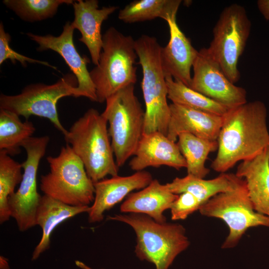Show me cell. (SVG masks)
I'll use <instances>...</instances> for the list:
<instances>
[{
  "label": "cell",
  "mask_w": 269,
  "mask_h": 269,
  "mask_svg": "<svg viewBox=\"0 0 269 269\" xmlns=\"http://www.w3.org/2000/svg\"><path fill=\"white\" fill-rule=\"evenodd\" d=\"M177 139V144L186 162L187 174L204 179L210 172L205 167V161L210 152L218 149L217 140L203 138L187 133L180 134Z\"/></svg>",
  "instance_id": "23"
},
{
  "label": "cell",
  "mask_w": 269,
  "mask_h": 269,
  "mask_svg": "<svg viewBox=\"0 0 269 269\" xmlns=\"http://www.w3.org/2000/svg\"><path fill=\"white\" fill-rule=\"evenodd\" d=\"M199 211L203 216L222 220L228 227L229 232L221 246L223 249L235 247L250 228H269V218L254 209L244 180L234 190L211 197Z\"/></svg>",
  "instance_id": "10"
},
{
  "label": "cell",
  "mask_w": 269,
  "mask_h": 269,
  "mask_svg": "<svg viewBox=\"0 0 269 269\" xmlns=\"http://www.w3.org/2000/svg\"><path fill=\"white\" fill-rule=\"evenodd\" d=\"M251 22L245 8L234 3L225 7L213 29L207 49L233 84L240 78L238 68L250 34Z\"/></svg>",
  "instance_id": "8"
},
{
  "label": "cell",
  "mask_w": 269,
  "mask_h": 269,
  "mask_svg": "<svg viewBox=\"0 0 269 269\" xmlns=\"http://www.w3.org/2000/svg\"><path fill=\"white\" fill-rule=\"evenodd\" d=\"M161 47L155 37L147 35L135 40V49L143 75L141 87L145 108L143 134L155 132L167 134L170 110L161 64Z\"/></svg>",
  "instance_id": "5"
},
{
  "label": "cell",
  "mask_w": 269,
  "mask_h": 269,
  "mask_svg": "<svg viewBox=\"0 0 269 269\" xmlns=\"http://www.w3.org/2000/svg\"><path fill=\"white\" fill-rule=\"evenodd\" d=\"M35 131L31 122H22L16 114L0 109V150L11 156L19 154L20 147Z\"/></svg>",
  "instance_id": "26"
},
{
  "label": "cell",
  "mask_w": 269,
  "mask_h": 269,
  "mask_svg": "<svg viewBox=\"0 0 269 269\" xmlns=\"http://www.w3.org/2000/svg\"><path fill=\"white\" fill-rule=\"evenodd\" d=\"M169 29V40L161 47L160 60L165 77L170 76L190 87L192 80L191 70L198 51L190 40L181 30L176 22V16L166 21Z\"/></svg>",
  "instance_id": "15"
},
{
  "label": "cell",
  "mask_w": 269,
  "mask_h": 269,
  "mask_svg": "<svg viewBox=\"0 0 269 269\" xmlns=\"http://www.w3.org/2000/svg\"><path fill=\"white\" fill-rule=\"evenodd\" d=\"M3 3L21 19L35 21L52 17L62 4H73L72 0H4Z\"/></svg>",
  "instance_id": "28"
},
{
  "label": "cell",
  "mask_w": 269,
  "mask_h": 269,
  "mask_svg": "<svg viewBox=\"0 0 269 269\" xmlns=\"http://www.w3.org/2000/svg\"><path fill=\"white\" fill-rule=\"evenodd\" d=\"M21 164L14 160L4 150H0V223L11 217L8 200L20 183L23 176Z\"/></svg>",
  "instance_id": "27"
},
{
  "label": "cell",
  "mask_w": 269,
  "mask_h": 269,
  "mask_svg": "<svg viewBox=\"0 0 269 269\" xmlns=\"http://www.w3.org/2000/svg\"><path fill=\"white\" fill-rule=\"evenodd\" d=\"M108 122L97 110L89 109L74 123L64 138L83 162L93 182L118 175L119 167L109 138Z\"/></svg>",
  "instance_id": "2"
},
{
  "label": "cell",
  "mask_w": 269,
  "mask_h": 269,
  "mask_svg": "<svg viewBox=\"0 0 269 269\" xmlns=\"http://www.w3.org/2000/svg\"><path fill=\"white\" fill-rule=\"evenodd\" d=\"M108 219L125 223L134 229L136 256L153 264L156 269H168L175 258L190 245L185 228L178 223H159L137 213L115 214Z\"/></svg>",
  "instance_id": "3"
},
{
  "label": "cell",
  "mask_w": 269,
  "mask_h": 269,
  "mask_svg": "<svg viewBox=\"0 0 269 269\" xmlns=\"http://www.w3.org/2000/svg\"><path fill=\"white\" fill-rule=\"evenodd\" d=\"M243 181V179L233 173H222L209 180L187 174L183 177H176L166 185L175 194L185 192L191 193L203 204L217 194L234 190Z\"/></svg>",
  "instance_id": "22"
},
{
  "label": "cell",
  "mask_w": 269,
  "mask_h": 269,
  "mask_svg": "<svg viewBox=\"0 0 269 269\" xmlns=\"http://www.w3.org/2000/svg\"><path fill=\"white\" fill-rule=\"evenodd\" d=\"M168 99L172 103L223 117L231 109L192 89L170 76L165 77Z\"/></svg>",
  "instance_id": "25"
},
{
  "label": "cell",
  "mask_w": 269,
  "mask_h": 269,
  "mask_svg": "<svg viewBox=\"0 0 269 269\" xmlns=\"http://www.w3.org/2000/svg\"><path fill=\"white\" fill-rule=\"evenodd\" d=\"M10 37L8 33L4 30L2 22L0 24V64L5 60L10 59L15 63L16 61H19L23 66H26V63H39L56 69V67L50 65L45 61H42L25 56L15 52L11 49L9 45Z\"/></svg>",
  "instance_id": "30"
},
{
  "label": "cell",
  "mask_w": 269,
  "mask_h": 269,
  "mask_svg": "<svg viewBox=\"0 0 269 269\" xmlns=\"http://www.w3.org/2000/svg\"><path fill=\"white\" fill-rule=\"evenodd\" d=\"M77 86L76 77L70 74L52 85L31 84L17 95L1 94L0 109L23 116L26 120L32 115L47 119L65 135L68 131L59 120L56 105L59 100L64 97H79Z\"/></svg>",
  "instance_id": "9"
},
{
  "label": "cell",
  "mask_w": 269,
  "mask_h": 269,
  "mask_svg": "<svg viewBox=\"0 0 269 269\" xmlns=\"http://www.w3.org/2000/svg\"><path fill=\"white\" fill-rule=\"evenodd\" d=\"M46 159L50 171L41 176L40 184L44 195L73 206H87L93 202L94 182L69 144L62 147L58 156Z\"/></svg>",
  "instance_id": "7"
},
{
  "label": "cell",
  "mask_w": 269,
  "mask_h": 269,
  "mask_svg": "<svg viewBox=\"0 0 269 269\" xmlns=\"http://www.w3.org/2000/svg\"><path fill=\"white\" fill-rule=\"evenodd\" d=\"M137 55L135 40L114 27L103 35L99 64L90 72L97 102L103 103L120 90L136 82Z\"/></svg>",
  "instance_id": "4"
},
{
  "label": "cell",
  "mask_w": 269,
  "mask_h": 269,
  "mask_svg": "<svg viewBox=\"0 0 269 269\" xmlns=\"http://www.w3.org/2000/svg\"><path fill=\"white\" fill-rule=\"evenodd\" d=\"M74 30L71 24L67 22L58 36L50 34L41 36L31 33L27 35L38 43L37 50L50 49L59 54L76 77L77 89L80 97H85L97 102L95 87L87 69V64L90 60L87 57H82L77 51L73 40Z\"/></svg>",
  "instance_id": "13"
},
{
  "label": "cell",
  "mask_w": 269,
  "mask_h": 269,
  "mask_svg": "<svg viewBox=\"0 0 269 269\" xmlns=\"http://www.w3.org/2000/svg\"><path fill=\"white\" fill-rule=\"evenodd\" d=\"M49 139L47 135L32 136L22 145L27 155L26 160L21 163L22 179L18 189L8 200L11 217L15 219L21 232L36 225V214L41 197L37 189V173Z\"/></svg>",
  "instance_id": "11"
},
{
  "label": "cell",
  "mask_w": 269,
  "mask_h": 269,
  "mask_svg": "<svg viewBox=\"0 0 269 269\" xmlns=\"http://www.w3.org/2000/svg\"><path fill=\"white\" fill-rule=\"evenodd\" d=\"M181 0H135L120 10L118 18L125 23L161 18L166 21L176 16Z\"/></svg>",
  "instance_id": "24"
},
{
  "label": "cell",
  "mask_w": 269,
  "mask_h": 269,
  "mask_svg": "<svg viewBox=\"0 0 269 269\" xmlns=\"http://www.w3.org/2000/svg\"><path fill=\"white\" fill-rule=\"evenodd\" d=\"M202 205V203L191 193H182L178 195L170 207L171 220H184L194 212L199 211Z\"/></svg>",
  "instance_id": "29"
},
{
  "label": "cell",
  "mask_w": 269,
  "mask_h": 269,
  "mask_svg": "<svg viewBox=\"0 0 269 269\" xmlns=\"http://www.w3.org/2000/svg\"><path fill=\"white\" fill-rule=\"evenodd\" d=\"M178 195L172 193L166 184L157 179L141 190L130 193L121 204L122 213L142 214L148 216L159 223L166 222L163 213L170 209Z\"/></svg>",
  "instance_id": "20"
},
{
  "label": "cell",
  "mask_w": 269,
  "mask_h": 269,
  "mask_svg": "<svg viewBox=\"0 0 269 269\" xmlns=\"http://www.w3.org/2000/svg\"><path fill=\"white\" fill-rule=\"evenodd\" d=\"M75 264L76 266L82 269H92L90 268L89 267L85 265L83 263L79 261H76Z\"/></svg>",
  "instance_id": "32"
},
{
  "label": "cell",
  "mask_w": 269,
  "mask_h": 269,
  "mask_svg": "<svg viewBox=\"0 0 269 269\" xmlns=\"http://www.w3.org/2000/svg\"><path fill=\"white\" fill-rule=\"evenodd\" d=\"M257 3L262 15L265 19L269 21V0H259Z\"/></svg>",
  "instance_id": "31"
},
{
  "label": "cell",
  "mask_w": 269,
  "mask_h": 269,
  "mask_svg": "<svg viewBox=\"0 0 269 269\" xmlns=\"http://www.w3.org/2000/svg\"><path fill=\"white\" fill-rule=\"evenodd\" d=\"M192 69V89L230 109L247 102L246 90L230 81L207 48L198 51Z\"/></svg>",
  "instance_id": "12"
},
{
  "label": "cell",
  "mask_w": 269,
  "mask_h": 269,
  "mask_svg": "<svg viewBox=\"0 0 269 269\" xmlns=\"http://www.w3.org/2000/svg\"><path fill=\"white\" fill-rule=\"evenodd\" d=\"M90 206H73L54 198L41 196L36 214V225L42 231L41 238L32 253V260L50 248V237L55 228L65 220L78 214L89 212Z\"/></svg>",
  "instance_id": "21"
},
{
  "label": "cell",
  "mask_w": 269,
  "mask_h": 269,
  "mask_svg": "<svg viewBox=\"0 0 269 269\" xmlns=\"http://www.w3.org/2000/svg\"><path fill=\"white\" fill-rule=\"evenodd\" d=\"M170 118L167 136L175 142L183 133L217 140L223 117L193 109L182 105L169 104Z\"/></svg>",
  "instance_id": "18"
},
{
  "label": "cell",
  "mask_w": 269,
  "mask_h": 269,
  "mask_svg": "<svg viewBox=\"0 0 269 269\" xmlns=\"http://www.w3.org/2000/svg\"><path fill=\"white\" fill-rule=\"evenodd\" d=\"M106 102L102 114L109 124V134L119 167L135 153L143 133L145 112L135 95L134 85L120 90Z\"/></svg>",
  "instance_id": "6"
},
{
  "label": "cell",
  "mask_w": 269,
  "mask_h": 269,
  "mask_svg": "<svg viewBox=\"0 0 269 269\" xmlns=\"http://www.w3.org/2000/svg\"><path fill=\"white\" fill-rule=\"evenodd\" d=\"M74 19L72 27L79 30V40L88 48L93 64H99L103 46L101 26L103 21L115 12L118 7L110 6L99 8L97 0H78L73 3Z\"/></svg>",
  "instance_id": "17"
},
{
  "label": "cell",
  "mask_w": 269,
  "mask_h": 269,
  "mask_svg": "<svg viewBox=\"0 0 269 269\" xmlns=\"http://www.w3.org/2000/svg\"><path fill=\"white\" fill-rule=\"evenodd\" d=\"M152 180L149 172L142 170L131 175H117L94 182V200L88 212L89 223L102 221L105 212L121 202L132 191L145 188Z\"/></svg>",
  "instance_id": "14"
},
{
  "label": "cell",
  "mask_w": 269,
  "mask_h": 269,
  "mask_svg": "<svg viewBox=\"0 0 269 269\" xmlns=\"http://www.w3.org/2000/svg\"><path fill=\"white\" fill-rule=\"evenodd\" d=\"M235 174L245 181L254 209L269 218V146L256 157L241 161Z\"/></svg>",
  "instance_id": "19"
},
{
  "label": "cell",
  "mask_w": 269,
  "mask_h": 269,
  "mask_svg": "<svg viewBox=\"0 0 269 269\" xmlns=\"http://www.w3.org/2000/svg\"><path fill=\"white\" fill-rule=\"evenodd\" d=\"M129 165L136 171L162 165L179 170L186 168V162L177 143L166 135L155 132L143 134Z\"/></svg>",
  "instance_id": "16"
},
{
  "label": "cell",
  "mask_w": 269,
  "mask_h": 269,
  "mask_svg": "<svg viewBox=\"0 0 269 269\" xmlns=\"http://www.w3.org/2000/svg\"><path fill=\"white\" fill-rule=\"evenodd\" d=\"M267 119V108L260 101L231 109L223 116L217 153L211 168L226 173L237 162L256 157L269 146Z\"/></svg>",
  "instance_id": "1"
}]
</instances>
